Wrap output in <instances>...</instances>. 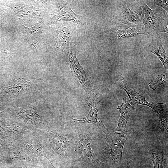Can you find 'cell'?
Wrapping results in <instances>:
<instances>
[{"instance_id":"1","label":"cell","mask_w":168,"mask_h":168,"mask_svg":"<svg viewBox=\"0 0 168 168\" xmlns=\"http://www.w3.org/2000/svg\"><path fill=\"white\" fill-rule=\"evenodd\" d=\"M42 133L44 135L47 147L53 160L54 158L64 159L65 151L69 145L74 144L77 138V134L67 130L64 126Z\"/></svg>"},{"instance_id":"2","label":"cell","mask_w":168,"mask_h":168,"mask_svg":"<svg viewBox=\"0 0 168 168\" xmlns=\"http://www.w3.org/2000/svg\"><path fill=\"white\" fill-rule=\"evenodd\" d=\"M11 142L34 157H45L54 168L52 163L53 159L47 147L44 135L42 132L28 130L19 138Z\"/></svg>"},{"instance_id":"3","label":"cell","mask_w":168,"mask_h":168,"mask_svg":"<svg viewBox=\"0 0 168 168\" xmlns=\"http://www.w3.org/2000/svg\"><path fill=\"white\" fill-rule=\"evenodd\" d=\"M129 135V132L126 131L119 133L110 132L106 135V147L101 154L114 168H120L122 166L123 147Z\"/></svg>"},{"instance_id":"4","label":"cell","mask_w":168,"mask_h":168,"mask_svg":"<svg viewBox=\"0 0 168 168\" xmlns=\"http://www.w3.org/2000/svg\"><path fill=\"white\" fill-rule=\"evenodd\" d=\"M63 51V59L70 67L72 74L78 79L88 93L93 92V84L77 58L76 50L72 43H68Z\"/></svg>"},{"instance_id":"5","label":"cell","mask_w":168,"mask_h":168,"mask_svg":"<svg viewBox=\"0 0 168 168\" xmlns=\"http://www.w3.org/2000/svg\"><path fill=\"white\" fill-rule=\"evenodd\" d=\"M91 137L92 134L86 130H81L77 133L74 144L77 156V161H83L95 168H101L104 163L99 160L92 150L90 144Z\"/></svg>"},{"instance_id":"6","label":"cell","mask_w":168,"mask_h":168,"mask_svg":"<svg viewBox=\"0 0 168 168\" xmlns=\"http://www.w3.org/2000/svg\"><path fill=\"white\" fill-rule=\"evenodd\" d=\"M140 5L142 21L146 33L153 38H160L159 27L163 20L168 18L167 12L158 6L152 10L142 1L141 2Z\"/></svg>"},{"instance_id":"7","label":"cell","mask_w":168,"mask_h":168,"mask_svg":"<svg viewBox=\"0 0 168 168\" xmlns=\"http://www.w3.org/2000/svg\"><path fill=\"white\" fill-rule=\"evenodd\" d=\"M15 13L16 21L22 24L35 23L41 20L42 12L29 1H14L8 5Z\"/></svg>"},{"instance_id":"8","label":"cell","mask_w":168,"mask_h":168,"mask_svg":"<svg viewBox=\"0 0 168 168\" xmlns=\"http://www.w3.org/2000/svg\"><path fill=\"white\" fill-rule=\"evenodd\" d=\"M89 94L84 100L83 104L88 106L90 110L86 117L76 119L72 118L74 122L91 124L103 132L105 135L110 132L104 125L100 116L98 108L97 98L93 92Z\"/></svg>"},{"instance_id":"9","label":"cell","mask_w":168,"mask_h":168,"mask_svg":"<svg viewBox=\"0 0 168 168\" xmlns=\"http://www.w3.org/2000/svg\"><path fill=\"white\" fill-rule=\"evenodd\" d=\"M119 7V22L127 25H141L142 9L134 1H123Z\"/></svg>"},{"instance_id":"10","label":"cell","mask_w":168,"mask_h":168,"mask_svg":"<svg viewBox=\"0 0 168 168\" xmlns=\"http://www.w3.org/2000/svg\"><path fill=\"white\" fill-rule=\"evenodd\" d=\"M35 106H30L18 110L16 114L24 122L22 126L25 128L43 132L48 130L49 126L43 122Z\"/></svg>"},{"instance_id":"11","label":"cell","mask_w":168,"mask_h":168,"mask_svg":"<svg viewBox=\"0 0 168 168\" xmlns=\"http://www.w3.org/2000/svg\"><path fill=\"white\" fill-rule=\"evenodd\" d=\"M140 34L147 35L144 27L140 25L121 24L110 27L108 30L109 37L113 41L136 37Z\"/></svg>"},{"instance_id":"12","label":"cell","mask_w":168,"mask_h":168,"mask_svg":"<svg viewBox=\"0 0 168 168\" xmlns=\"http://www.w3.org/2000/svg\"><path fill=\"white\" fill-rule=\"evenodd\" d=\"M58 5L54 16L51 18L50 23L54 24L60 21L73 22L78 25L82 24L83 16L75 13L69 5L64 1H57Z\"/></svg>"},{"instance_id":"13","label":"cell","mask_w":168,"mask_h":168,"mask_svg":"<svg viewBox=\"0 0 168 168\" xmlns=\"http://www.w3.org/2000/svg\"><path fill=\"white\" fill-rule=\"evenodd\" d=\"M120 87L123 88L127 93L132 105H142L147 106L156 111L158 115L165 112L164 111L165 109L164 106H157L158 103L155 105L150 103L146 100L143 94L138 93L130 88L124 77L121 76L120 77Z\"/></svg>"},{"instance_id":"14","label":"cell","mask_w":168,"mask_h":168,"mask_svg":"<svg viewBox=\"0 0 168 168\" xmlns=\"http://www.w3.org/2000/svg\"><path fill=\"white\" fill-rule=\"evenodd\" d=\"M23 127L15 122L0 123V138L7 141H13L21 137L27 130Z\"/></svg>"},{"instance_id":"15","label":"cell","mask_w":168,"mask_h":168,"mask_svg":"<svg viewBox=\"0 0 168 168\" xmlns=\"http://www.w3.org/2000/svg\"><path fill=\"white\" fill-rule=\"evenodd\" d=\"M117 109L120 113V116L118 121V126L115 130V133H121L125 131L128 121L135 109L129 104L127 100L126 97H124L122 104L118 106Z\"/></svg>"},{"instance_id":"16","label":"cell","mask_w":168,"mask_h":168,"mask_svg":"<svg viewBox=\"0 0 168 168\" xmlns=\"http://www.w3.org/2000/svg\"><path fill=\"white\" fill-rule=\"evenodd\" d=\"M6 145L8 157L11 160L16 162L26 161L39 163L38 158L30 155L11 142L7 141Z\"/></svg>"},{"instance_id":"17","label":"cell","mask_w":168,"mask_h":168,"mask_svg":"<svg viewBox=\"0 0 168 168\" xmlns=\"http://www.w3.org/2000/svg\"><path fill=\"white\" fill-rule=\"evenodd\" d=\"M39 23L31 27L22 25L23 33L26 42L35 48L38 47L41 43L42 37L41 27Z\"/></svg>"},{"instance_id":"18","label":"cell","mask_w":168,"mask_h":168,"mask_svg":"<svg viewBox=\"0 0 168 168\" xmlns=\"http://www.w3.org/2000/svg\"><path fill=\"white\" fill-rule=\"evenodd\" d=\"M148 158L152 162L154 168H168L167 152L155 147L149 152Z\"/></svg>"},{"instance_id":"19","label":"cell","mask_w":168,"mask_h":168,"mask_svg":"<svg viewBox=\"0 0 168 168\" xmlns=\"http://www.w3.org/2000/svg\"><path fill=\"white\" fill-rule=\"evenodd\" d=\"M148 50L156 55L163 64L165 69L168 68V56L164 50L160 38H153L147 48Z\"/></svg>"},{"instance_id":"20","label":"cell","mask_w":168,"mask_h":168,"mask_svg":"<svg viewBox=\"0 0 168 168\" xmlns=\"http://www.w3.org/2000/svg\"><path fill=\"white\" fill-rule=\"evenodd\" d=\"M70 29L69 26L62 25L58 29L55 35L56 47L55 51L62 50L69 42L71 36Z\"/></svg>"},{"instance_id":"21","label":"cell","mask_w":168,"mask_h":168,"mask_svg":"<svg viewBox=\"0 0 168 168\" xmlns=\"http://www.w3.org/2000/svg\"><path fill=\"white\" fill-rule=\"evenodd\" d=\"M159 122L158 127L161 131V137L166 141H168V110L159 115Z\"/></svg>"},{"instance_id":"22","label":"cell","mask_w":168,"mask_h":168,"mask_svg":"<svg viewBox=\"0 0 168 168\" xmlns=\"http://www.w3.org/2000/svg\"><path fill=\"white\" fill-rule=\"evenodd\" d=\"M168 81V72H164L161 74L158 75L156 78L149 82L148 86L150 88L155 90L158 86L167 82Z\"/></svg>"},{"instance_id":"23","label":"cell","mask_w":168,"mask_h":168,"mask_svg":"<svg viewBox=\"0 0 168 168\" xmlns=\"http://www.w3.org/2000/svg\"><path fill=\"white\" fill-rule=\"evenodd\" d=\"M154 3L156 6L161 7L165 9L167 12L168 11V1L167 0H157L153 1Z\"/></svg>"},{"instance_id":"24","label":"cell","mask_w":168,"mask_h":168,"mask_svg":"<svg viewBox=\"0 0 168 168\" xmlns=\"http://www.w3.org/2000/svg\"><path fill=\"white\" fill-rule=\"evenodd\" d=\"M159 32L168 33V18L165 19L162 22L159 28Z\"/></svg>"},{"instance_id":"25","label":"cell","mask_w":168,"mask_h":168,"mask_svg":"<svg viewBox=\"0 0 168 168\" xmlns=\"http://www.w3.org/2000/svg\"><path fill=\"white\" fill-rule=\"evenodd\" d=\"M16 168H36L34 166H28V165H22V166H18Z\"/></svg>"},{"instance_id":"26","label":"cell","mask_w":168,"mask_h":168,"mask_svg":"<svg viewBox=\"0 0 168 168\" xmlns=\"http://www.w3.org/2000/svg\"><path fill=\"white\" fill-rule=\"evenodd\" d=\"M120 168H129V166L126 165L125 166H122Z\"/></svg>"}]
</instances>
